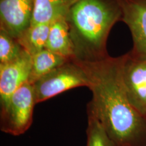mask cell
<instances>
[{
	"instance_id": "cell-1",
	"label": "cell",
	"mask_w": 146,
	"mask_h": 146,
	"mask_svg": "<svg viewBox=\"0 0 146 146\" xmlns=\"http://www.w3.org/2000/svg\"><path fill=\"white\" fill-rule=\"evenodd\" d=\"M78 62L88 76V88L92 92L87 110L100 120L116 146H133L145 131L146 117L128 98L123 81V56H109L92 62Z\"/></svg>"
},
{
	"instance_id": "cell-2",
	"label": "cell",
	"mask_w": 146,
	"mask_h": 146,
	"mask_svg": "<svg viewBox=\"0 0 146 146\" xmlns=\"http://www.w3.org/2000/svg\"><path fill=\"white\" fill-rule=\"evenodd\" d=\"M120 0H79L66 16L74 59L92 62L109 56L106 44L113 26L121 21Z\"/></svg>"
},
{
	"instance_id": "cell-3",
	"label": "cell",
	"mask_w": 146,
	"mask_h": 146,
	"mask_svg": "<svg viewBox=\"0 0 146 146\" xmlns=\"http://www.w3.org/2000/svg\"><path fill=\"white\" fill-rule=\"evenodd\" d=\"M89 78L81 64L70 58L33 83L36 104L80 87H88Z\"/></svg>"
},
{
	"instance_id": "cell-4",
	"label": "cell",
	"mask_w": 146,
	"mask_h": 146,
	"mask_svg": "<svg viewBox=\"0 0 146 146\" xmlns=\"http://www.w3.org/2000/svg\"><path fill=\"white\" fill-rule=\"evenodd\" d=\"M36 104L33 83L27 82L1 104V130L14 136L30 128Z\"/></svg>"
},
{
	"instance_id": "cell-5",
	"label": "cell",
	"mask_w": 146,
	"mask_h": 146,
	"mask_svg": "<svg viewBox=\"0 0 146 146\" xmlns=\"http://www.w3.org/2000/svg\"><path fill=\"white\" fill-rule=\"evenodd\" d=\"M123 76L131 103L146 117V58L137 57L130 52L123 55Z\"/></svg>"
},
{
	"instance_id": "cell-6",
	"label": "cell",
	"mask_w": 146,
	"mask_h": 146,
	"mask_svg": "<svg viewBox=\"0 0 146 146\" xmlns=\"http://www.w3.org/2000/svg\"><path fill=\"white\" fill-rule=\"evenodd\" d=\"M121 21L130 30L133 48L130 53L139 58H146V0H120Z\"/></svg>"
},
{
	"instance_id": "cell-7",
	"label": "cell",
	"mask_w": 146,
	"mask_h": 146,
	"mask_svg": "<svg viewBox=\"0 0 146 146\" xmlns=\"http://www.w3.org/2000/svg\"><path fill=\"white\" fill-rule=\"evenodd\" d=\"M32 56L24 50L16 59L0 64V102L3 104L23 84L29 81Z\"/></svg>"
},
{
	"instance_id": "cell-8",
	"label": "cell",
	"mask_w": 146,
	"mask_h": 146,
	"mask_svg": "<svg viewBox=\"0 0 146 146\" xmlns=\"http://www.w3.org/2000/svg\"><path fill=\"white\" fill-rule=\"evenodd\" d=\"M35 0H0V28L17 39L30 27Z\"/></svg>"
},
{
	"instance_id": "cell-9",
	"label": "cell",
	"mask_w": 146,
	"mask_h": 146,
	"mask_svg": "<svg viewBox=\"0 0 146 146\" xmlns=\"http://www.w3.org/2000/svg\"><path fill=\"white\" fill-rule=\"evenodd\" d=\"M79 0H35L31 25L51 24L60 17L66 16L70 9Z\"/></svg>"
},
{
	"instance_id": "cell-10",
	"label": "cell",
	"mask_w": 146,
	"mask_h": 146,
	"mask_svg": "<svg viewBox=\"0 0 146 146\" xmlns=\"http://www.w3.org/2000/svg\"><path fill=\"white\" fill-rule=\"evenodd\" d=\"M45 48L68 58H74L72 43L66 16L58 18L50 24Z\"/></svg>"
},
{
	"instance_id": "cell-11",
	"label": "cell",
	"mask_w": 146,
	"mask_h": 146,
	"mask_svg": "<svg viewBox=\"0 0 146 146\" xmlns=\"http://www.w3.org/2000/svg\"><path fill=\"white\" fill-rule=\"evenodd\" d=\"M50 24L31 25L17 37L18 43L31 56L45 48Z\"/></svg>"
},
{
	"instance_id": "cell-12",
	"label": "cell",
	"mask_w": 146,
	"mask_h": 146,
	"mask_svg": "<svg viewBox=\"0 0 146 146\" xmlns=\"http://www.w3.org/2000/svg\"><path fill=\"white\" fill-rule=\"evenodd\" d=\"M70 58L52 52L45 48L32 56V66L29 82L33 83L36 80L45 75Z\"/></svg>"
},
{
	"instance_id": "cell-13",
	"label": "cell",
	"mask_w": 146,
	"mask_h": 146,
	"mask_svg": "<svg viewBox=\"0 0 146 146\" xmlns=\"http://www.w3.org/2000/svg\"><path fill=\"white\" fill-rule=\"evenodd\" d=\"M87 146H116L96 115L87 110Z\"/></svg>"
},
{
	"instance_id": "cell-14",
	"label": "cell",
	"mask_w": 146,
	"mask_h": 146,
	"mask_svg": "<svg viewBox=\"0 0 146 146\" xmlns=\"http://www.w3.org/2000/svg\"><path fill=\"white\" fill-rule=\"evenodd\" d=\"M24 50L17 39L0 28V64H5L14 60Z\"/></svg>"
},
{
	"instance_id": "cell-15",
	"label": "cell",
	"mask_w": 146,
	"mask_h": 146,
	"mask_svg": "<svg viewBox=\"0 0 146 146\" xmlns=\"http://www.w3.org/2000/svg\"><path fill=\"white\" fill-rule=\"evenodd\" d=\"M145 146H146V145H145Z\"/></svg>"
}]
</instances>
